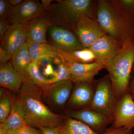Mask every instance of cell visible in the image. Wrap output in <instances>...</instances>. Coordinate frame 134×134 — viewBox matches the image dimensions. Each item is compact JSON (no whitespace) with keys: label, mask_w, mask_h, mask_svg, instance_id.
<instances>
[{"label":"cell","mask_w":134,"mask_h":134,"mask_svg":"<svg viewBox=\"0 0 134 134\" xmlns=\"http://www.w3.org/2000/svg\"><path fill=\"white\" fill-rule=\"evenodd\" d=\"M43 89L31 80L23 81L17 99L21 107L25 124L34 128H55L63 117L53 112L43 103Z\"/></svg>","instance_id":"6da1fadb"},{"label":"cell","mask_w":134,"mask_h":134,"mask_svg":"<svg viewBox=\"0 0 134 134\" xmlns=\"http://www.w3.org/2000/svg\"><path fill=\"white\" fill-rule=\"evenodd\" d=\"M134 66V41L130 39L122 43L118 55L105 68L118 99L128 92Z\"/></svg>","instance_id":"7a4b0ae2"},{"label":"cell","mask_w":134,"mask_h":134,"mask_svg":"<svg viewBox=\"0 0 134 134\" xmlns=\"http://www.w3.org/2000/svg\"><path fill=\"white\" fill-rule=\"evenodd\" d=\"M93 6L91 0H59L47 12L53 25L73 31L83 15L93 18Z\"/></svg>","instance_id":"3957f363"},{"label":"cell","mask_w":134,"mask_h":134,"mask_svg":"<svg viewBox=\"0 0 134 134\" xmlns=\"http://www.w3.org/2000/svg\"><path fill=\"white\" fill-rule=\"evenodd\" d=\"M96 15L97 21L107 34L121 43L132 39L127 16L121 15L118 9L109 2H98Z\"/></svg>","instance_id":"277c9868"},{"label":"cell","mask_w":134,"mask_h":134,"mask_svg":"<svg viewBox=\"0 0 134 134\" xmlns=\"http://www.w3.org/2000/svg\"><path fill=\"white\" fill-rule=\"evenodd\" d=\"M118 99L109 76L107 75L97 82L93 100L89 108L103 114L113 120Z\"/></svg>","instance_id":"5b68a950"},{"label":"cell","mask_w":134,"mask_h":134,"mask_svg":"<svg viewBox=\"0 0 134 134\" xmlns=\"http://www.w3.org/2000/svg\"><path fill=\"white\" fill-rule=\"evenodd\" d=\"M73 31L85 48H90L98 39L106 34L97 21L86 15L82 16Z\"/></svg>","instance_id":"8992f818"},{"label":"cell","mask_w":134,"mask_h":134,"mask_svg":"<svg viewBox=\"0 0 134 134\" xmlns=\"http://www.w3.org/2000/svg\"><path fill=\"white\" fill-rule=\"evenodd\" d=\"M46 12L41 2L25 0L16 7L12 8L8 20L10 24H26Z\"/></svg>","instance_id":"52a82bcc"},{"label":"cell","mask_w":134,"mask_h":134,"mask_svg":"<svg viewBox=\"0 0 134 134\" xmlns=\"http://www.w3.org/2000/svg\"><path fill=\"white\" fill-rule=\"evenodd\" d=\"M48 32L52 45L58 50L70 53L85 48L72 31L52 25Z\"/></svg>","instance_id":"ba28073f"},{"label":"cell","mask_w":134,"mask_h":134,"mask_svg":"<svg viewBox=\"0 0 134 134\" xmlns=\"http://www.w3.org/2000/svg\"><path fill=\"white\" fill-rule=\"evenodd\" d=\"M121 48L122 43L107 34L90 47L96 55V62L103 64L105 68L115 59Z\"/></svg>","instance_id":"9c48e42d"},{"label":"cell","mask_w":134,"mask_h":134,"mask_svg":"<svg viewBox=\"0 0 134 134\" xmlns=\"http://www.w3.org/2000/svg\"><path fill=\"white\" fill-rule=\"evenodd\" d=\"M112 124L115 127L134 128V100L128 91L118 99Z\"/></svg>","instance_id":"30bf717a"},{"label":"cell","mask_w":134,"mask_h":134,"mask_svg":"<svg viewBox=\"0 0 134 134\" xmlns=\"http://www.w3.org/2000/svg\"><path fill=\"white\" fill-rule=\"evenodd\" d=\"M69 117L79 121L90 127L96 133L101 134L113 120L107 116L90 108L67 112Z\"/></svg>","instance_id":"8fae6325"},{"label":"cell","mask_w":134,"mask_h":134,"mask_svg":"<svg viewBox=\"0 0 134 134\" xmlns=\"http://www.w3.org/2000/svg\"><path fill=\"white\" fill-rule=\"evenodd\" d=\"M26 24H10L1 41L0 48L12 55L27 42Z\"/></svg>","instance_id":"7c38bea8"},{"label":"cell","mask_w":134,"mask_h":134,"mask_svg":"<svg viewBox=\"0 0 134 134\" xmlns=\"http://www.w3.org/2000/svg\"><path fill=\"white\" fill-rule=\"evenodd\" d=\"M71 80L53 84L43 89V97L50 104L62 107L68 101L73 90Z\"/></svg>","instance_id":"4fadbf2b"},{"label":"cell","mask_w":134,"mask_h":134,"mask_svg":"<svg viewBox=\"0 0 134 134\" xmlns=\"http://www.w3.org/2000/svg\"><path fill=\"white\" fill-rule=\"evenodd\" d=\"M92 83V82H89L75 83L68 102L69 105L77 110L90 108L94 95V89Z\"/></svg>","instance_id":"5bb4252c"},{"label":"cell","mask_w":134,"mask_h":134,"mask_svg":"<svg viewBox=\"0 0 134 134\" xmlns=\"http://www.w3.org/2000/svg\"><path fill=\"white\" fill-rule=\"evenodd\" d=\"M52 25L47 12L32 19L26 24L27 42L47 43V32Z\"/></svg>","instance_id":"9a60e30c"},{"label":"cell","mask_w":134,"mask_h":134,"mask_svg":"<svg viewBox=\"0 0 134 134\" xmlns=\"http://www.w3.org/2000/svg\"><path fill=\"white\" fill-rule=\"evenodd\" d=\"M66 65L70 70L71 81L75 83L78 82H93L96 75L101 70L105 68L104 65L97 62L89 63H72Z\"/></svg>","instance_id":"2e32d148"},{"label":"cell","mask_w":134,"mask_h":134,"mask_svg":"<svg viewBox=\"0 0 134 134\" xmlns=\"http://www.w3.org/2000/svg\"><path fill=\"white\" fill-rule=\"evenodd\" d=\"M23 79L12 66L11 62L0 65V85L2 88L18 91Z\"/></svg>","instance_id":"e0dca14e"},{"label":"cell","mask_w":134,"mask_h":134,"mask_svg":"<svg viewBox=\"0 0 134 134\" xmlns=\"http://www.w3.org/2000/svg\"><path fill=\"white\" fill-rule=\"evenodd\" d=\"M11 62L16 72L24 81L30 80L27 73V68L32 62L27 42L12 55Z\"/></svg>","instance_id":"ac0fdd59"},{"label":"cell","mask_w":134,"mask_h":134,"mask_svg":"<svg viewBox=\"0 0 134 134\" xmlns=\"http://www.w3.org/2000/svg\"><path fill=\"white\" fill-rule=\"evenodd\" d=\"M58 50V57L65 64L75 62L89 63L96 61L95 54L90 48H85L70 53Z\"/></svg>","instance_id":"d6986e66"},{"label":"cell","mask_w":134,"mask_h":134,"mask_svg":"<svg viewBox=\"0 0 134 134\" xmlns=\"http://www.w3.org/2000/svg\"><path fill=\"white\" fill-rule=\"evenodd\" d=\"M55 129L59 134H100L79 121L67 115L61 125Z\"/></svg>","instance_id":"ffe728a7"},{"label":"cell","mask_w":134,"mask_h":134,"mask_svg":"<svg viewBox=\"0 0 134 134\" xmlns=\"http://www.w3.org/2000/svg\"><path fill=\"white\" fill-rule=\"evenodd\" d=\"M29 44L32 62L45 58L58 57V49L53 45L47 43H29Z\"/></svg>","instance_id":"44dd1931"},{"label":"cell","mask_w":134,"mask_h":134,"mask_svg":"<svg viewBox=\"0 0 134 134\" xmlns=\"http://www.w3.org/2000/svg\"><path fill=\"white\" fill-rule=\"evenodd\" d=\"M12 108L10 114L3 125L8 132L18 131L26 125L21 107L17 99H11Z\"/></svg>","instance_id":"7402d4cb"},{"label":"cell","mask_w":134,"mask_h":134,"mask_svg":"<svg viewBox=\"0 0 134 134\" xmlns=\"http://www.w3.org/2000/svg\"><path fill=\"white\" fill-rule=\"evenodd\" d=\"M27 73L30 80L42 88L51 85L50 78L43 74L37 62H31L30 63L27 68Z\"/></svg>","instance_id":"603a6c76"},{"label":"cell","mask_w":134,"mask_h":134,"mask_svg":"<svg viewBox=\"0 0 134 134\" xmlns=\"http://www.w3.org/2000/svg\"><path fill=\"white\" fill-rule=\"evenodd\" d=\"M12 108L11 99L7 93L1 89L0 122L3 123L9 117Z\"/></svg>","instance_id":"cb8c5ba5"},{"label":"cell","mask_w":134,"mask_h":134,"mask_svg":"<svg viewBox=\"0 0 134 134\" xmlns=\"http://www.w3.org/2000/svg\"><path fill=\"white\" fill-rule=\"evenodd\" d=\"M71 73L69 68L65 63L62 62L58 65L57 70L54 75L50 78L51 84L68 80H71Z\"/></svg>","instance_id":"d4e9b609"},{"label":"cell","mask_w":134,"mask_h":134,"mask_svg":"<svg viewBox=\"0 0 134 134\" xmlns=\"http://www.w3.org/2000/svg\"><path fill=\"white\" fill-rule=\"evenodd\" d=\"M12 8L9 0H0V20H8Z\"/></svg>","instance_id":"484cf974"},{"label":"cell","mask_w":134,"mask_h":134,"mask_svg":"<svg viewBox=\"0 0 134 134\" xmlns=\"http://www.w3.org/2000/svg\"><path fill=\"white\" fill-rule=\"evenodd\" d=\"M100 134H132V130L124 128H118L111 127L107 128L105 131Z\"/></svg>","instance_id":"4316f807"},{"label":"cell","mask_w":134,"mask_h":134,"mask_svg":"<svg viewBox=\"0 0 134 134\" xmlns=\"http://www.w3.org/2000/svg\"><path fill=\"white\" fill-rule=\"evenodd\" d=\"M53 59V58H50L44 59L46 65L42 72L43 74L47 77L49 76L53 77L54 75L55 71L52 63Z\"/></svg>","instance_id":"83f0119b"},{"label":"cell","mask_w":134,"mask_h":134,"mask_svg":"<svg viewBox=\"0 0 134 134\" xmlns=\"http://www.w3.org/2000/svg\"><path fill=\"white\" fill-rule=\"evenodd\" d=\"M119 4L122 9L128 13H134V0H121L118 1Z\"/></svg>","instance_id":"f1b7e54d"},{"label":"cell","mask_w":134,"mask_h":134,"mask_svg":"<svg viewBox=\"0 0 134 134\" xmlns=\"http://www.w3.org/2000/svg\"><path fill=\"white\" fill-rule=\"evenodd\" d=\"M18 134H41L39 129L29 126L26 125L18 131Z\"/></svg>","instance_id":"f546056e"},{"label":"cell","mask_w":134,"mask_h":134,"mask_svg":"<svg viewBox=\"0 0 134 134\" xmlns=\"http://www.w3.org/2000/svg\"><path fill=\"white\" fill-rule=\"evenodd\" d=\"M10 24L7 19L0 20V40L1 41L10 26Z\"/></svg>","instance_id":"4dcf8cb0"},{"label":"cell","mask_w":134,"mask_h":134,"mask_svg":"<svg viewBox=\"0 0 134 134\" xmlns=\"http://www.w3.org/2000/svg\"><path fill=\"white\" fill-rule=\"evenodd\" d=\"M12 56L2 48H0V65H3L9 62V61L11 59Z\"/></svg>","instance_id":"1f68e13d"},{"label":"cell","mask_w":134,"mask_h":134,"mask_svg":"<svg viewBox=\"0 0 134 134\" xmlns=\"http://www.w3.org/2000/svg\"><path fill=\"white\" fill-rule=\"evenodd\" d=\"M41 134H59L54 128L48 127H41L40 128Z\"/></svg>","instance_id":"d6a6232c"},{"label":"cell","mask_w":134,"mask_h":134,"mask_svg":"<svg viewBox=\"0 0 134 134\" xmlns=\"http://www.w3.org/2000/svg\"><path fill=\"white\" fill-rule=\"evenodd\" d=\"M128 91L134 100V76L133 79L130 83Z\"/></svg>","instance_id":"836d02e7"},{"label":"cell","mask_w":134,"mask_h":134,"mask_svg":"<svg viewBox=\"0 0 134 134\" xmlns=\"http://www.w3.org/2000/svg\"><path fill=\"white\" fill-rule=\"evenodd\" d=\"M53 1H50V0H42V1H41V3L44 7V8L45 9L46 11H47L49 9Z\"/></svg>","instance_id":"e575fe53"},{"label":"cell","mask_w":134,"mask_h":134,"mask_svg":"<svg viewBox=\"0 0 134 134\" xmlns=\"http://www.w3.org/2000/svg\"><path fill=\"white\" fill-rule=\"evenodd\" d=\"M12 7H16L23 2V0H9Z\"/></svg>","instance_id":"d590c367"},{"label":"cell","mask_w":134,"mask_h":134,"mask_svg":"<svg viewBox=\"0 0 134 134\" xmlns=\"http://www.w3.org/2000/svg\"><path fill=\"white\" fill-rule=\"evenodd\" d=\"M8 131L3 123H1L0 124V134H6L7 133Z\"/></svg>","instance_id":"8d00e7d4"},{"label":"cell","mask_w":134,"mask_h":134,"mask_svg":"<svg viewBox=\"0 0 134 134\" xmlns=\"http://www.w3.org/2000/svg\"><path fill=\"white\" fill-rule=\"evenodd\" d=\"M6 134H18V131H9Z\"/></svg>","instance_id":"74e56055"},{"label":"cell","mask_w":134,"mask_h":134,"mask_svg":"<svg viewBox=\"0 0 134 134\" xmlns=\"http://www.w3.org/2000/svg\"></svg>","instance_id":"f35d334b"}]
</instances>
